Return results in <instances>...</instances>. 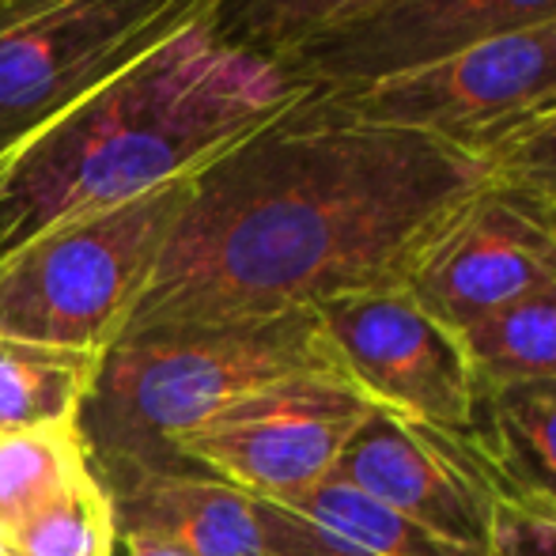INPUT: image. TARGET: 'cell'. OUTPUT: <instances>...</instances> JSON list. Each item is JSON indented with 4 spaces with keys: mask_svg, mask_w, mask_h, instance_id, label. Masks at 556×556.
I'll list each match as a JSON object with an SVG mask.
<instances>
[{
    "mask_svg": "<svg viewBox=\"0 0 556 556\" xmlns=\"http://www.w3.org/2000/svg\"><path fill=\"white\" fill-rule=\"evenodd\" d=\"M542 23H556V0H387L280 68L311 91H344Z\"/></svg>",
    "mask_w": 556,
    "mask_h": 556,
    "instance_id": "8fae6325",
    "label": "cell"
},
{
    "mask_svg": "<svg viewBox=\"0 0 556 556\" xmlns=\"http://www.w3.org/2000/svg\"><path fill=\"white\" fill-rule=\"evenodd\" d=\"M254 515L262 527L265 549L273 556H375L288 504L254 500Z\"/></svg>",
    "mask_w": 556,
    "mask_h": 556,
    "instance_id": "ffe728a7",
    "label": "cell"
},
{
    "mask_svg": "<svg viewBox=\"0 0 556 556\" xmlns=\"http://www.w3.org/2000/svg\"><path fill=\"white\" fill-rule=\"evenodd\" d=\"M186 182L76 216L0 257V333L103 356L125 333Z\"/></svg>",
    "mask_w": 556,
    "mask_h": 556,
    "instance_id": "277c9868",
    "label": "cell"
},
{
    "mask_svg": "<svg viewBox=\"0 0 556 556\" xmlns=\"http://www.w3.org/2000/svg\"><path fill=\"white\" fill-rule=\"evenodd\" d=\"M553 125H556V117H553V122H549V125H545V129H553Z\"/></svg>",
    "mask_w": 556,
    "mask_h": 556,
    "instance_id": "cb8c5ba5",
    "label": "cell"
},
{
    "mask_svg": "<svg viewBox=\"0 0 556 556\" xmlns=\"http://www.w3.org/2000/svg\"><path fill=\"white\" fill-rule=\"evenodd\" d=\"M315 315L344 379L367 402L443 432H469L477 379L466 349L405 285L337 295Z\"/></svg>",
    "mask_w": 556,
    "mask_h": 556,
    "instance_id": "9c48e42d",
    "label": "cell"
},
{
    "mask_svg": "<svg viewBox=\"0 0 556 556\" xmlns=\"http://www.w3.org/2000/svg\"><path fill=\"white\" fill-rule=\"evenodd\" d=\"M307 96L205 12L148 46L0 160V257L76 216L190 182Z\"/></svg>",
    "mask_w": 556,
    "mask_h": 556,
    "instance_id": "7a4b0ae2",
    "label": "cell"
},
{
    "mask_svg": "<svg viewBox=\"0 0 556 556\" xmlns=\"http://www.w3.org/2000/svg\"><path fill=\"white\" fill-rule=\"evenodd\" d=\"M379 4L387 0H208L205 15L224 42L280 65Z\"/></svg>",
    "mask_w": 556,
    "mask_h": 556,
    "instance_id": "e0dca14e",
    "label": "cell"
},
{
    "mask_svg": "<svg viewBox=\"0 0 556 556\" xmlns=\"http://www.w3.org/2000/svg\"><path fill=\"white\" fill-rule=\"evenodd\" d=\"M489 167L492 178H504V182L556 205V125L507 144Z\"/></svg>",
    "mask_w": 556,
    "mask_h": 556,
    "instance_id": "44dd1931",
    "label": "cell"
},
{
    "mask_svg": "<svg viewBox=\"0 0 556 556\" xmlns=\"http://www.w3.org/2000/svg\"><path fill=\"white\" fill-rule=\"evenodd\" d=\"M303 371H341L315 311L231 323L125 330L99 356L80 432L106 492L148 473L190 469L175 443L257 387Z\"/></svg>",
    "mask_w": 556,
    "mask_h": 556,
    "instance_id": "3957f363",
    "label": "cell"
},
{
    "mask_svg": "<svg viewBox=\"0 0 556 556\" xmlns=\"http://www.w3.org/2000/svg\"><path fill=\"white\" fill-rule=\"evenodd\" d=\"M466 435L500 500L556 519V379L477 390Z\"/></svg>",
    "mask_w": 556,
    "mask_h": 556,
    "instance_id": "4fadbf2b",
    "label": "cell"
},
{
    "mask_svg": "<svg viewBox=\"0 0 556 556\" xmlns=\"http://www.w3.org/2000/svg\"><path fill=\"white\" fill-rule=\"evenodd\" d=\"M556 280V205L489 178L428 239L405 273V292L451 333Z\"/></svg>",
    "mask_w": 556,
    "mask_h": 556,
    "instance_id": "ba28073f",
    "label": "cell"
},
{
    "mask_svg": "<svg viewBox=\"0 0 556 556\" xmlns=\"http://www.w3.org/2000/svg\"><path fill=\"white\" fill-rule=\"evenodd\" d=\"M99 356L0 333V432L80 417Z\"/></svg>",
    "mask_w": 556,
    "mask_h": 556,
    "instance_id": "5bb4252c",
    "label": "cell"
},
{
    "mask_svg": "<svg viewBox=\"0 0 556 556\" xmlns=\"http://www.w3.org/2000/svg\"><path fill=\"white\" fill-rule=\"evenodd\" d=\"M371 402L337 371H303L257 387L175 443L182 466L247 492L295 504L333 473Z\"/></svg>",
    "mask_w": 556,
    "mask_h": 556,
    "instance_id": "52a82bcc",
    "label": "cell"
},
{
    "mask_svg": "<svg viewBox=\"0 0 556 556\" xmlns=\"http://www.w3.org/2000/svg\"><path fill=\"white\" fill-rule=\"evenodd\" d=\"M208 0H0V160Z\"/></svg>",
    "mask_w": 556,
    "mask_h": 556,
    "instance_id": "8992f818",
    "label": "cell"
},
{
    "mask_svg": "<svg viewBox=\"0 0 556 556\" xmlns=\"http://www.w3.org/2000/svg\"><path fill=\"white\" fill-rule=\"evenodd\" d=\"M117 553L122 556H193L190 549L175 542V538L160 534V530H117Z\"/></svg>",
    "mask_w": 556,
    "mask_h": 556,
    "instance_id": "603a6c76",
    "label": "cell"
},
{
    "mask_svg": "<svg viewBox=\"0 0 556 556\" xmlns=\"http://www.w3.org/2000/svg\"><path fill=\"white\" fill-rule=\"evenodd\" d=\"M288 507L311 515L315 522L337 530L341 538H349V542H356L359 549L375 556H484L432 534L428 527L413 522L409 515L379 504L375 496H367L356 484L341 481L333 473Z\"/></svg>",
    "mask_w": 556,
    "mask_h": 556,
    "instance_id": "ac0fdd59",
    "label": "cell"
},
{
    "mask_svg": "<svg viewBox=\"0 0 556 556\" xmlns=\"http://www.w3.org/2000/svg\"><path fill=\"white\" fill-rule=\"evenodd\" d=\"M333 477L446 542L492 556L500 492L469 435L371 405L344 443Z\"/></svg>",
    "mask_w": 556,
    "mask_h": 556,
    "instance_id": "30bf717a",
    "label": "cell"
},
{
    "mask_svg": "<svg viewBox=\"0 0 556 556\" xmlns=\"http://www.w3.org/2000/svg\"><path fill=\"white\" fill-rule=\"evenodd\" d=\"M489 178L484 160L359 122L307 88L186 182L125 330L273 318L405 285L428 239Z\"/></svg>",
    "mask_w": 556,
    "mask_h": 556,
    "instance_id": "6da1fadb",
    "label": "cell"
},
{
    "mask_svg": "<svg viewBox=\"0 0 556 556\" xmlns=\"http://www.w3.org/2000/svg\"><path fill=\"white\" fill-rule=\"evenodd\" d=\"M326 96L359 122L420 132L492 163L556 117V23L484 38L428 65Z\"/></svg>",
    "mask_w": 556,
    "mask_h": 556,
    "instance_id": "5b68a950",
    "label": "cell"
},
{
    "mask_svg": "<svg viewBox=\"0 0 556 556\" xmlns=\"http://www.w3.org/2000/svg\"><path fill=\"white\" fill-rule=\"evenodd\" d=\"M492 556H556V519L500 500Z\"/></svg>",
    "mask_w": 556,
    "mask_h": 556,
    "instance_id": "7402d4cb",
    "label": "cell"
},
{
    "mask_svg": "<svg viewBox=\"0 0 556 556\" xmlns=\"http://www.w3.org/2000/svg\"><path fill=\"white\" fill-rule=\"evenodd\" d=\"M88 473H96V466L80 417L0 432V534Z\"/></svg>",
    "mask_w": 556,
    "mask_h": 556,
    "instance_id": "9a60e30c",
    "label": "cell"
},
{
    "mask_svg": "<svg viewBox=\"0 0 556 556\" xmlns=\"http://www.w3.org/2000/svg\"><path fill=\"white\" fill-rule=\"evenodd\" d=\"M117 530H160L193 556H273L254 500L201 469L148 473L111 492Z\"/></svg>",
    "mask_w": 556,
    "mask_h": 556,
    "instance_id": "7c38bea8",
    "label": "cell"
},
{
    "mask_svg": "<svg viewBox=\"0 0 556 556\" xmlns=\"http://www.w3.org/2000/svg\"><path fill=\"white\" fill-rule=\"evenodd\" d=\"M477 390L556 379V280L458 333Z\"/></svg>",
    "mask_w": 556,
    "mask_h": 556,
    "instance_id": "2e32d148",
    "label": "cell"
},
{
    "mask_svg": "<svg viewBox=\"0 0 556 556\" xmlns=\"http://www.w3.org/2000/svg\"><path fill=\"white\" fill-rule=\"evenodd\" d=\"M0 556H117V511L99 473L73 481L0 534Z\"/></svg>",
    "mask_w": 556,
    "mask_h": 556,
    "instance_id": "d6986e66",
    "label": "cell"
}]
</instances>
